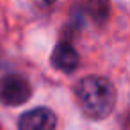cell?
<instances>
[{
	"label": "cell",
	"mask_w": 130,
	"mask_h": 130,
	"mask_svg": "<svg viewBox=\"0 0 130 130\" xmlns=\"http://www.w3.org/2000/svg\"><path fill=\"white\" fill-rule=\"evenodd\" d=\"M82 112L91 119L107 118L116 105V89L112 82L100 75L84 77L75 89Z\"/></svg>",
	"instance_id": "cell-1"
},
{
	"label": "cell",
	"mask_w": 130,
	"mask_h": 130,
	"mask_svg": "<svg viewBox=\"0 0 130 130\" xmlns=\"http://www.w3.org/2000/svg\"><path fill=\"white\" fill-rule=\"evenodd\" d=\"M32 94L30 82L20 73H6L0 77V102L9 107L25 103Z\"/></svg>",
	"instance_id": "cell-2"
},
{
	"label": "cell",
	"mask_w": 130,
	"mask_h": 130,
	"mask_svg": "<svg viewBox=\"0 0 130 130\" xmlns=\"http://www.w3.org/2000/svg\"><path fill=\"white\" fill-rule=\"evenodd\" d=\"M57 116L48 107H36L27 110L18 119V130H55Z\"/></svg>",
	"instance_id": "cell-3"
},
{
	"label": "cell",
	"mask_w": 130,
	"mask_h": 130,
	"mask_svg": "<svg viewBox=\"0 0 130 130\" xmlns=\"http://www.w3.org/2000/svg\"><path fill=\"white\" fill-rule=\"evenodd\" d=\"M80 57L73 45L66 41H59L52 52V66L62 73H73L78 68Z\"/></svg>",
	"instance_id": "cell-4"
},
{
	"label": "cell",
	"mask_w": 130,
	"mask_h": 130,
	"mask_svg": "<svg viewBox=\"0 0 130 130\" xmlns=\"http://www.w3.org/2000/svg\"><path fill=\"white\" fill-rule=\"evenodd\" d=\"M80 11L94 23H103L110 14L109 0H80Z\"/></svg>",
	"instance_id": "cell-5"
},
{
	"label": "cell",
	"mask_w": 130,
	"mask_h": 130,
	"mask_svg": "<svg viewBox=\"0 0 130 130\" xmlns=\"http://www.w3.org/2000/svg\"><path fill=\"white\" fill-rule=\"evenodd\" d=\"M34 2H36L38 6H41L43 9H48V7L54 4V0H34Z\"/></svg>",
	"instance_id": "cell-6"
}]
</instances>
